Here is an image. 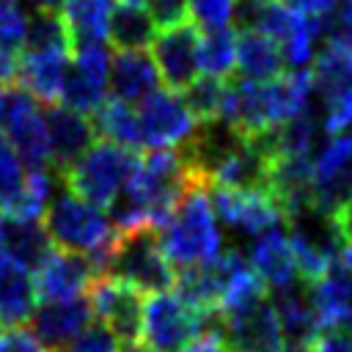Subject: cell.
<instances>
[{"label": "cell", "instance_id": "6da1fadb", "mask_svg": "<svg viewBox=\"0 0 352 352\" xmlns=\"http://www.w3.org/2000/svg\"><path fill=\"white\" fill-rule=\"evenodd\" d=\"M160 248L176 270H190L220 256V228L209 198V184L195 179L176 209L162 226H157Z\"/></svg>", "mask_w": 352, "mask_h": 352}, {"label": "cell", "instance_id": "7a4b0ae2", "mask_svg": "<svg viewBox=\"0 0 352 352\" xmlns=\"http://www.w3.org/2000/svg\"><path fill=\"white\" fill-rule=\"evenodd\" d=\"M44 231L55 248L88 256L96 275L107 272L116 228L110 226V217L104 209L63 190L50 201L44 212Z\"/></svg>", "mask_w": 352, "mask_h": 352}, {"label": "cell", "instance_id": "3957f363", "mask_svg": "<svg viewBox=\"0 0 352 352\" xmlns=\"http://www.w3.org/2000/svg\"><path fill=\"white\" fill-rule=\"evenodd\" d=\"M195 179L198 176L187 168L179 148H151L148 154L138 157L124 192H129L143 206L148 223L157 228L168 220Z\"/></svg>", "mask_w": 352, "mask_h": 352}, {"label": "cell", "instance_id": "277c9868", "mask_svg": "<svg viewBox=\"0 0 352 352\" xmlns=\"http://www.w3.org/2000/svg\"><path fill=\"white\" fill-rule=\"evenodd\" d=\"M138 157H140L138 151H126L107 140H96L85 154H80L69 168H63L58 179L77 198L99 209H107L118 198V192L126 187V179Z\"/></svg>", "mask_w": 352, "mask_h": 352}, {"label": "cell", "instance_id": "5b68a950", "mask_svg": "<svg viewBox=\"0 0 352 352\" xmlns=\"http://www.w3.org/2000/svg\"><path fill=\"white\" fill-rule=\"evenodd\" d=\"M104 275L129 283L140 294L170 292L176 283V267L162 253L154 226H140L124 234L116 231V242Z\"/></svg>", "mask_w": 352, "mask_h": 352}, {"label": "cell", "instance_id": "8992f818", "mask_svg": "<svg viewBox=\"0 0 352 352\" xmlns=\"http://www.w3.org/2000/svg\"><path fill=\"white\" fill-rule=\"evenodd\" d=\"M214 322L220 319L201 314L176 292L146 294L140 341L151 352H182L201 330H206Z\"/></svg>", "mask_w": 352, "mask_h": 352}, {"label": "cell", "instance_id": "52a82bcc", "mask_svg": "<svg viewBox=\"0 0 352 352\" xmlns=\"http://www.w3.org/2000/svg\"><path fill=\"white\" fill-rule=\"evenodd\" d=\"M94 316L116 336L121 346L140 344V327H143V302L146 294L132 289L129 283L113 278V275H99L91 280L85 292Z\"/></svg>", "mask_w": 352, "mask_h": 352}, {"label": "cell", "instance_id": "ba28073f", "mask_svg": "<svg viewBox=\"0 0 352 352\" xmlns=\"http://www.w3.org/2000/svg\"><path fill=\"white\" fill-rule=\"evenodd\" d=\"M3 135L19 154L22 165L30 170L50 168L52 148H50V132H47V116L41 113L38 102L25 94L22 88H14L6 99L3 113Z\"/></svg>", "mask_w": 352, "mask_h": 352}, {"label": "cell", "instance_id": "9c48e42d", "mask_svg": "<svg viewBox=\"0 0 352 352\" xmlns=\"http://www.w3.org/2000/svg\"><path fill=\"white\" fill-rule=\"evenodd\" d=\"M138 124L140 140L148 148H182L198 129V121L187 110L182 94L170 88H157L138 102Z\"/></svg>", "mask_w": 352, "mask_h": 352}, {"label": "cell", "instance_id": "30bf717a", "mask_svg": "<svg viewBox=\"0 0 352 352\" xmlns=\"http://www.w3.org/2000/svg\"><path fill=\"white\" fill-rule=\"evenodd\" d=\"M209 198L214 214L226 226L250 236L280 228V223H286L280 204L261 187H209Z\"/></svg>", "mask_w": 352, "mask_h": 352}, {"label": "cell", "instance_id": "8fae6325", "mask_svg": "<svg viewBox=\"0 0 352 352\" xmlns=\"http://www.w3.org/2000/svg\"><path fill=\"white\" fill-rule=\"evenodd\" d=\"M352 192V132L336 135L314 160V212L333 217Z\"/></svg>", "mask_w": 352, "mask_h": 352}, {"label": "cell", "instance_id": "7c38bea8", "mask_svg": "<svg viewBox=\"0 0 352 352\" xmlns=\"http://www.w3.org/2000/svg\"><path fill=\"white\" fill-rule=\"evenodd\" d=\"M201 28L187 19L170 28H160L151 41V58L160 72V80L170 91H184L201 72L198 66Z\"/></svg>", "mask_w": 352, "mask_h": 352}, {"label": "cell", "instance_id": "4fadbf2b", "mask_svg": "<svg viewBox=\"0 0 352 352\" xmlns=\"http://www.w3.org/2000/svg\"><path fill=\"white\" fill-rule=\"evenodd\" d=\"M107 74H110V52L107 44H91L72 50L69 72L60 91V104L72 107L82 116L94 113L107 99Z\"/></svg>", "mask_w": 352, "mask_h": 352}, {"label": "cell", "instance_id": "5bb4252c", "mask_svg": "<svg viewBox=\"0 0 352 352\" xmlns=\"http://www.w3.org/2000/svg\"><path fill=\"white\" fill-rule=\"evenodd\" d=\"M220 330L228 352H289L270 297L220 316Z\"/></svg>", "mask_w": 352, "mask_h": 352}, {"label": "cell", "instance_id": "9a60e30c", "mask_svg": "<svg viewBox=\"0 0 352 352\" xmlns=\"http://www.w3.org/2000/svg\"><path fill=\"white\" fill-rule=\"evenodd\" d=\"M30 278H33L38 302H50V300H72L85 294L91 280L99 275L88 261V256L52 248L30 272Z\"/></svg>", "mask_w": 352, "mask_h": 352}, {"label": "cell", "instance_id": "2e32d148", "mask_svg": "<svg viewBox=\"0 0 352 352\" xmlns=\"http://www.w3.org/2000/svg\"><path fill=\"white\" fill-rule=\"evenodd\" d=\"M94 319L91 302L85 294L72 297V300H50L38 302L30 322H33V336L52 352L69 344L74 336H80Z\"/></svg>", "mask_w": 352, "mask_h": 352}, {"label": "cell", "instance_id": "e0dca14e", "mask_svg": "<svg viewBox=\"0 0 352 352\" xmlns=\"http://www.w3.org/2000/svg\"><path fill=\"white\" fill-rule=\"evenodd\" d=\"M69 72V50H22L16 85L47 107L60 104L63 80Z\"/></svg>", "mask_w": 352, "mask_h": 352}, {"label": "cell", "instance_id": "ac0fdd59", "mask_svg": "<svg viewBox=\"0 0 352 352\" xmlns=\"http://www.w3.org/2000/svg\"><path fill=\"white\" fill-rule=\"evenodd\" d=\"M248 264L264 280V286H270L275 294L286 292V289H294L300 283L289 234L280 231V228H272V231H264V234L253 236Z\"/></svg>", "mask_w": 352, "mask_h": 352}, {"label": "cell", "instance_id": "d6986e66", "mask_svg": "<svg viewBox=\"0 0 352 352\" xmlns=\"http://www.w3.org/2000/svg\"><path fill=\"white\" fill-rule=\"evenodd\" d=\"M47 132H50V148H52L50 168L55 173L69 168L94 143L91 118L77 113V110H72V107H63V104L47 107Z\"/></svg>", "mask_w": 352, "mask_h": 352}, {"label": "cell", "instance_id": "ffe728a7", "mask_svg": "<svg viewBox=\"0 0 352 352\" xmlns=\"http://www.w3.org/2000/svg\"><path fill=\"white\" fill-rule=\"evenodd\" d=\"M110 91L121 102H143L148 94L160 85V72L154 66L151 52L132 50V52H116L110 55V74H107Z\"/></svg>", "mask_w": 352, "mask_h": 352}, {"label": "cell", "instance_id": "44dd1931", "mask_svg": "<svg viewBox=\"0 0 352 352\" xmlns=\"http://www.w3.org/2000/svg\"><path fill=\"white\" fill-rule=\"evenodd\" d=\"M38 305L33 278L6 250H0V327H22Z\"/></svg>", "mask_w": 352, "mask_h": 352}, {"label": "cell", "instance_id": "7402d4cb", "mask_svg": "<svg viewBox=\"0 0 352 352\" xmlns=\"http://www.w3.org/2000/svg\"><path fill=\"white\" fill-rule=\"evenodd\" d=\"M308 289H311L308 300L314 305V314H316L322 330L341 327V324H346L352 319V278L346 275L341 261L333 264Z\"/></svg>", "mask_w": 352, "mask_h": 352}, {"label": "cell", "instance_id": "603a6c76", "mask_svg": "<svg viewBox=\"0 0 352 352\" xmlns=\"http://www.w3.org/2000/svg\"><path fill=\"white\" fill-rule=\"evenodd\" d=\"M283 55L280 47L256 28H242L236 33V69L242 80L267 82L283 74Z\"/></svg>", "mask_w": 352, "mask_h": 352}, {"label": "cell", "instance_id": "cb8c5ba5", "mask_svg": "<svg viewBox=\"0 0 352 352\" xmlns=\"http://www.w3.org/2000/svg\"><path fill=\"white\" fill-rule=\"evenodd\" d=\"M272 305H275V314H278V322H280V330L286 338V349L305 352V346L322 333L308 294L297 292V286H294V289L278 292Z\"/></svg>", "mask_w": 352, "mask_h": 352}, {"label": "cell", "instance_id": "d4e9b609", "mask_svg": "<svg viewBox=\"0 0 352 352\" xmlns=\"http://www.w3.org/2000/svg\"><path fill=\"white\" fill-rule=\"evenodd\" d=\"M113 0H63V22L69 28L72 50L107 44V22L113 14Z\"/></svg>", "mask_w": 352, "mask_h": 352}, {"label": "cell", "instance_id": "484cf974", "mask_svg": "<svg viewBox=\"0 0 352 352\" xmlns=\"http://www.w3.org/2000/svg\"><path fill=\"white\" fill-rule=\"evenodd\" d=\"M91 126H94V135H99V140H107L118 148H126V151L143 148L138 113L129 107V102H121L116 96L104 99L91 113Z\"/></svg>", "mask_w": 352, "mask_h": 352}, {"label": "cell", "instance_id": "4316f807", "mask_svg": "<svg viewBox=\"0 0 352 352\" xmlns=\"http://www.w3.org/2000/svg\"><path fill=\"white\" fill-rule=\"evenodd\" d=\"M157 36V25L146 8H132V6H118L110 14L107 22V41L113 44L116 52H132V50H146Z\"/></svg>", "mask_w": 352, "mask_h": 352}, {"label": "cell", "instance_id": "83f0119b", "mask_svg": "<svg viewBox=\"0 0 352 352\" xmlns=\"http://www.w3.org/2000/svg\"><path fill=\"white\" fill-rule=\"evenodd\" d=\"M3 250L28 272L38 267V261L52 250V242L38 220H11L6 226V239Z\"/></svg>", "mask_w": 352, "mask_h": 352}, {"label": "cell", "instance_id": "f1b7e54d", "mask_svg": "<svg viewBox=\"0 0 352 352\" xmlns=\"http://www.w3.org/2000/svg\"><path fill=\"white\" fill-rule=\"evenodd\" d=\"M311 80L314 91H319L322 99L341 91H352V47L327 44L319 55H314Z\"/></svg>", "mask_w": 352, "mask_h": 352}, {"label": "cell", "instance_id": "f546056e", "mask_svg": "<svg viewBox=\"0 0 352 352\" xmlns=\"http://www.w3.org/2000/svg\"><path fill=\"white\" fill-rule=\"evenodd\" d=\"M198 66L209 77H226L236 69V33L231 28L220 30H206L201 36V50H198Z\"/></svg>", "mask_w": 352, "mask_h": 352}, {"label": "cell", "instance_id": "4dcf8cb0", "mask_svg": "<svg viewBox=\"0 0 352 352\" xmlns=\"http://www.w3.org/2000/svg\"><path fill=\"white\" fill-rule=\"evenodd\" d=\"M226 88H228L226 80L201 74V77H195V80L182 91V99H184L187 110L192 113V118H195L198 124H212V121H220Z\"/></svg>", "mask_w": 352, "mask_h": 352}, {"label": "cell", "instance_id": "1f68e13d", "mask_svg": "<svg viewBox=\"0 0 352 352\" xmlns=\"http://www.w3.org/2000/svg\"><path fill=\"white\" fill-rule=\"evenodd\" d=\"M52 198H55V170L52 168L28 170L22 195L8 217L11 220H38V217H44Z\"/></svg>", "mask_w": 352, "mask_h": 352}, {"label": "cell", "instance_id": "d6a6232c", "mask_svg": "<svg viewBox=\"0 0 352 352\" xmlns=\"http://www.w3.org/2000/svg\"><path fill=\"white\" fill-rule=\"evenodd\" d=\"M22 50H69V28L60 14H38L28 19V33H25V47Z\"/></svg>", "mask_w": 352, "mask_h": 352}, {"label": "cell", "instance_id": "836d02e7", "mask_svg": "<svg viewBox=\"0 0 352 352\" xmlns=\"http://www.w3.org/2000/svg\"><path fill=\"white\" fill-rule=\"evenodd\" d=\"M25 176L28 173H25L19 154L14 151L8 138L0 132V209L6 214H11V209L16 206L22 187H25Z\"/></svg>", "mask_w": 352, "mask_h": 352}, {"label": "cell", "instance_id": "e575fe53", "mask_svg": "<svg viewBox=\"0 0 352 352\" xmlns=\"http://www.w3.org/2000/svg\"><path fill=\"white\" fill-rule=\"evenodd\" d=\"M190 19L204 30H220L231 28L236 0H187Z\"/></svg>", "mask_w": 352, "mask_h": 352}, {"label": "cell", "instance_id": "d590c367", "mask_svg": "<svg viewBox=\"0 0 352 352\" xmlns=\"http://www.w3.org/2000/svg\"><path fill=\"white\" fill-rule=\"evenodd\" d=\"M322 129L333 138L352 129V91L322 99Z\"/></svg>", "mask_w": 352, "mask_h": 352}, {"label": "cell", "instance_id": "8d00e7d4", "mask_svg": "<svg viewBox=\"0 0 352 352\" xmlns=\"http://www.w3.org/2000/svg\"><path fill=\"white\" fill-rule=\"evenodd\" d=\"M55 352H121V344L102 322H96V324H88L80 336H74L69 344H63Z\"/></svg>", "mask_w": 352, "mask_h": 352}, {"label": "cell", "instance_id": "74e56055", "mask_svg": "<svg viewBox=\"0 0 352 352\" xmlns=\"http://www.w3.org/2000/svg\"><path fill=\"white\" fill-rule=\"evenodd\" d=\"M322 36L327 44L352 47V0H336L330 14L322 19Z\"/></svg>", "mask_w": 352, "mask_h": 352}, {"label": "cell", "instance_id": "f35d334b", "mask_svg": "<svg viewBox=\"0 0 352 352\" xmlns=\"http://www.w3.org/2000/svg\"><path fill=\"white\" fill-rule=\"evenodd\" d=\"M28 33V19L16 6L0 8V50L6 52H22Z\"/></svg>", "mask_w": 352, "mask_h": 352}, {"label": "cell", "instance_id": "ab89813d", "mask_svg": "<svg viewBox=\"0 0 352 352\" xmlns=\"http://www.w3.org/2000/svg\"><path fill=\"white\" fill-rule=\"evenodd\" d=\"M146 11L151 14L157 28H170V25H179V22L190 19L187 0H148Z\"/></svg>", "mask_w": 352, "mask_h": 352}, {"label": "cell", "instance_id": "60d3db41", "mask_svg": "<svg viewBox=\"0 0 352 352\" xmlns=\"http://www.w3.org/2000/svg\"><path fill=\"white\" fill-rule=\"evenodd\" d=\"M305 352H352V324H341L333 330H322L308 346Z\"/></svg>", "mask_w": 352, "mask_h": 352}, {"label": "cell", "instance_id": "b9f144b4", "mask_svg": "<svg viewBox=\"0 0 352 352\" xmlns=\"http://www.w3.org/2000/svg\"><path fill=\"white\" fill-rule=\"evenodd\" d=\"M0 352H50V349L30 330L11 327L8 333L0 336Z\"/></svg>", "mask_w": 352, "mask_h": 352}, {"label": "cell", "instance_id": "7bdbcfd3", "mask_svg": "<svg viewBox=\"0 0 352 352\" xmlns=\"http://www.w3.org/2000/svg\"><path fill=\"white\" fill-rule=\"evenodd\" d=\"M182 352H226V338H223L220 322H214L206 330H201Z\"/></svg>", "mask_w": 352, "mask_h": 352}, {"label": "cell", "instance_id": "ee69618b", "mask_svg": "<svg viewBox=\"0 0 352 352\" xmlns=\"http://www.w3.org/2000/svg\"><path fill=\"white\" fill-rule=\"evenodd\" d=\"M283 3L311 19H324L330 14V8L336 6V0H283Z\"/></svg>", "mask_w": 352, "mask_h": 352}, {"label": "cell", "instance_id": "f6af8a7d", "mask_svg": "<svg viewBox=\"0 0 352 352\" xmlns=\"http://www.w3.org/2000/svg\"><path fill=\"white\" fill-rule=\"evenodd\" d=\"M330 220H333V226H336L338 236L344 239V245H346V242H352V192H349V198L344 201V206H341Z\"/></svg>", "mask_w": 352, "mask_h": 352}, {"label": "cell", "instance_id": "bcb514c9", "mask_svg": "<svg viewBox=\"0 0 352 352\" xmlns=\"http://www.w3.org/2000/svg\"><path fill=\"white\" fill-rule=\"evenodd\" d=\"M33 6V11L38 14H58L63 8V0H28Z\"/></svg>", "mask_w": 352, "mask_h": 352}, {"label": "cell", "instance_id": "7dc6e473", "mask_svg": "<svg viewBox=\"0 0 352 352\" xmlns=\"http://www.w3.org/2000/svg\"><path fill=\"white\" fill-rule=\"evenodd\" d=\"M338 261H341V267L346 270V275L352 278V242H346V245H344V250H341V258H338Z\"/></svg>", "mask_w": 352, "mask_h": 352}, {"label": "cell", "instance_id": "c3c4849f", "mask_svg": "<svg viewBox=\"0 0 352 352\" xmlns=\"http://www.w3.org/2000/svg\"><path fill=\"white\" fill-rule=\"evenodd\" d=\"M121 6H132V8H146L148 6V0H118Z\"/></svg>", "mask_w": 352, "mask_h": 352}, {"label": "cell", "instance_id": "681fc988", "mask_svg": "<svg viewBox=\"0 0 352 352\" xmlns=\"http://www.w3.org/2000/svg\"><path fill=\"white\" fill-rule=\"evenodd\" d=\"M6 99H8V94H6V85L0 82V121H3V113H6Z\"/></svg>", "mask_w": 352, "mask_h": 352}, {"label": "cell", "instance_id": "f907efd6", "mask_svg": "<svg viewBox=\"0 0 352 352\" xmlns=\"http://www.w3.org/2000/svg\"><path fill=\"white\" fill-rule=\"evenodd\" d=\"M121 352H151V349L143 344H129V346H121Z\"/></svg>", "mask_w": 352, "mask_h": 352}, {"label": "cell", "instance_id": "816d5d0a", "mask_svg": "<svg viewBox=\"0 0 352 352\" xmlns=\"http://www.w3.org/2000/svg\"><path fill=\"white\" fill-rule=\"evenodd\" d=\"M16 0H0V8H6V6H14Z\"/></svg>", "mask_w": 352, "mask_h": 352}]
</instances>
